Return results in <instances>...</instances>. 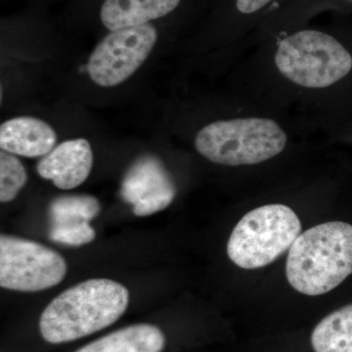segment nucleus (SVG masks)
Wrapping results in <instances>:
<instances>
[{"label":"nucleus","mask_w":352,"mask_h":352,"mask_svg":"<svg viewBox=\"0 0 352 352\" xmlns=\"http://www.w3.org/2000/svg\"><path fill=\"white\" fill-rule=\"evenodd\" d=\"M300 231V220L289 206H261L238 222L229 238L227 254L239 267L258 270L289 251Z\"/></svg>","instance_id":"nucleus-5"},{"label":"nucleus","mask_w":352,"mask_h":352,"mask_svg":"<svg viewBox=\"0 0 352 352\" xmlns=\"http://www.w3.org/2000/svg\"><path fill=\"white\" fill-rule=\"evenodd\" d=\"M235 73L234 94L316 133L337 120L352 50L337 28L309 23L247 51Z\"/></svg>","instance_id":"nucleus-1"},{"label":"nucleus","mask_w":352,"mask_h":352,"mask_svg":"<svg viewBox=\"0 0 352 352\" xmlns=\"http://www.w3.org/2000/svg\"><path fill=\"white\" fill-rule=\"evenodd\" d=\"M177 188L175 178L160 157H139L122 178L120 196L133 207L138 217L162 212L175 200Z\"/></svg>","instance_id":"nucleus-10"},{"label":"nucleus","mask_w":352,"mask_h":352,"mask_svg":"<svg viewBox=\"0 0 352 352\" xmlns=\"http://www.w3.org/2000/svg\"><path fill=\"white\" fill-rule=\"evenodd\" d=\"M27 182L24 164L13 154L2 150L0 152V201H13Z\"/></svg>","instance_id":"nucleus-17"},{"label":"nucleus","mask_w":352,"mask_h":352,"mask_svg":"<svg viewBox=\"0 0 352 352\" xmlns=\"http://www.w3.org/2000/svg\"><path fill=\"white\" fill-rule=\"evenodd\" d=\"M157 22L109 32L90 54L87 73L101 87L126 82L147 60L161 36Z\"/></svg>","instance_id":"nucleus-6"},{"label":"nucleus","mask_w":352,"mask_h":352,"mask_svg":"<svg viewBox=\"0 0 352 352\" xmlns=\"http://www.w3.org/2000/svg\"><path fill=\"white\" fill-rule=\"evenodd\" d=\"M100 212L98 199L90 195H62L50 206L51 224L89 223Z\"/></svg>","instance_id":"nucleus-16"},{"label":"nucleus","mask_w":352,"mask_h":352,"mask_svg":"<svg viewBox=\"0 0 352 352\" xmlns=\"http://www.w3.org/2000/svg\"><path fill=\"white\" fill-rule=\"evenodd\" d=\"M163 331L151 324H134L94 340L76 352H162Z\"/></svg>","instance_id":"nucleus-14"},{"label":"nucleus","mask_w":352,"mask_h":352,"mask_svg":"<svg viewBox=\"0 0 352 352\" xmlns=\"http://www.w3.org/2000/svg\"><path fill=\"white\" fill-rule=\"evenodd\" d=\"M315 352H352V303L326 316L311 335Z\"/></svg>","instance_id":"nucleus-15"},{"label":"nucleus","mask_w":352,"mask_h":352,"mask_svg":"<svg viewBox=\"0 0 352 352\" xmlns=\"http://www.w3.org/2000/svg\"><path fill=\"white\" fill-rule=\"evenodd\" d=\"M96 232L89 223L51 224L50 238L53 242L73 247L89 244Z\"/></svg>","instance_id":"nucleus-18"},{"label":"nucleus","mask_w":352,"mask_h":352,"mask_svg":"<svg viewBox=\"0 0 352 352\" xmlns=\"http://www.w3.org/2000/svg\"><path fill=\"white\" fill-rule=\"evenodd\" d=\"M346 3L352 6V0H292L254 32L252 43L258 44L281 32L309 24L324 11L342 8Z\"/></svg>","instance_id":"nucleus-13"},{"label":"nucleus","mask_w":352,"mask_h":352,"mask_svg":"<svg viewBox=\"0 0 352 352\" xmlns=\"http://www.w3.org/2000/svg\"><path fill=\"white\" fill-rule=\"evenodd\" d=\"M129 302V289L119 282L87 280L66 289L46 307L39 330L50 344L73 342L119 320Z\"/></svg>","instance_id":"nucleus-3"},{"label":"nucleus","mask_w":352,"mask_h":352,"mask_svg":"<svg viewBox=\"0 0 352 352\" xmlns=\"http://www.w3.org/2000/svg\"><path fill=\"white\" fill-rule=\"evenodd\" d=\"M351 273L352 226L346 222L312 227L300 234L289 250L287 279L303 295H324Z\"/></svg>","instance_id":"nucleus-4"},{"label":"nucleus","mask_w":352,"mask_h":352,"mask_svg":"<svg viewBox=\"0 0 352 352\" xmlns=\"http://www.w3.org/2000/svg\"><path fill=\"white\" fill-rule=\"evenodd\" d=\"M68 266L59 252L34 241L1 235L0 286L11 291H43L61 283Z\"/></svg>","instance_id":"nucleus-7"},{"label":"nucleus","mask_w":352,"mask_h":352,"mask_svg":"<svg viewBox=\"0 0 352 352\" xmlns=\"http://www.w3.org/2000/svg\"><path fill=\"white\" fill-rule=\"evenodd\" d=\"M215 0H97L99 24L108 32L161 22L187 21Z\"/></svg>","instance_id":"nucleus-9"},{"label":"nucleus","mask_w":352,"mask_h":352,"mask_svg":"<svg viewBox=\"0 0 352 352\" xmlns=\"http://www.w3.org/2000/svg\"><path fill=\"white\" fill-rule=\"evenodd\" d=\"M56 141L52 126L36 118H14L0 126V147L18 156L44 157L52 151Z\"/></svg>","instance_id":"nucleus-12"},{"label":"nucleus","mask_w":352,"mask_h":352,"mask_svg":"<svg viewBox=\"0 0 352 352\" xmlns=\"http://www.w3.org/2000/svg\"><path fill=\"white\" fill-rule=\"evenodd\" d=\"M292 0H215L206 23V39L220 46L229 61L238 60L245 41Z\"/></svg>","instance_id":"nucleus-8"},{"label":"nucleus","mask_w":352,"mask_h":352,"mask_svg":"<svg viewBox=\"0 0 352 352\" xmlns=\"http://www.w3.org/2000/svg\"><path fill=\"white\" fill-rule=\"evenodd\" d=\"M94 166L91 146L85 138L60 143L43 157L36 170L44 179L51 180L57 188L71 190L82 185Z\"/></svg>","instance_id":"nucleus-11"},{"label":"nucleus","mask_w":352,"mask_h":352,"mask_svg":"<svg viewBox=\"0 0 352 352\" xmlns=\"http://www.w3.org/2000/svg\"><path fill=\"white\" fill-rule=\"evenodd\" d=\"M305 133L288 118L232 94L221 113L194 132L193 146L210 163L241 170L281 159Z\"/></svg>","instance_id":"nucleus-2"}]
</instances>
